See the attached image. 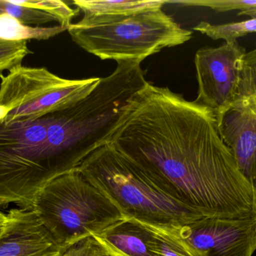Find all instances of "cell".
<instances>
[{
	"mask_svg": "<svg viewBox=\"0 0 256 256\" xmlns=\"http://www.w3.org/2000/svg\"><path fill=\"white\" fill-rule=\"evenodd\" d=\"M194 30L214 40L222 39L226 43H232L237 42L239 38L256 33V18L225 24H212L207 21H201Z\"/></svg>",
	"mask_w": 256,
	"mask_h": 256,
	"instance_id": "obj_15",
	"label": "cell"
},
{
	"mask_svg": "<svg viewBox=\"0 0 256 256\" xmlns=\"http://www.w3.org/2000/svg\"><path fill=\"white\" fill-rule=\"evenodd\" d=\"M167 1L160 0H75L73 4L84 17L121 16L162 9Z\"/></svg>",
	"mask_w": 256,
	"mask_h": 256,
	"instance_id": "obj_13",
	"label": "cell"
},
{
	"mask_svg": "<svg viewBox=\"0 0 256 256\" xmlns=\"http://www.w3.org/2000/svg\"><path fill=\"white\" fill-rule=\"evenodd\" d=\"M194 256H252L256 251V216L204 218L176 234Z\"/></svg>",
	"mask_w": 256,
	"mask_h": 256,
	"instance_id": "obj_9",
	"label": "cell"
},
{
	"mask_svg": "<svg viewBox=\"0 0 256 256\" xmlns=\"http://www.w3.org/2000/svg\"><path fill=\"white\" fill-rule=\"evenodd\" d=\"M115 256H122V255H114Z\"/></svg>",
	"mask_w": 256,
	"mask_h": 256,
	"instance_id": "obj_21",
	"label": "cell"
},
{
	"mask_svg": "<svg viewBox=\"0 0 256 256\" xmlns=\"http://www.w3.org/2000/svg\"><path fill=\"white\" fill-rule=\"evenodd\" d=\"M178 3L185 6L207 7L216 12H227L234 10L244 12L256 8V0H194L180 1Z\"/></svg>",
	"mask_w": 256,
	"mask_h": 256,
	"instance_id": "obj_19",
	"label": "cell"
},
{
	"mask_svg": "<svg viewBox=\"0 0 256 256\" xmlns=\"http://www.w3.org/2000/svg\"><path fill=\"white\" fill-rule=\"evenodd\" d=\"M96 237L114 255L155 256L148 246V232L141 222L124 217Z\"/></svg>",
	"mask_w": 256,
	"mask_h": 256,
	"instance_id": "obj_12",
	"label": "cell"
},
{
	"mask_svg": "<svg viewBox=\"0 0 256 256\" xmlns=\"http://www.w3.org/2000/svg\"><path fill=\"white\" fill-rule=\"evenodd\" d=\"M31 51L27 41H8L0 39V76L4 71L22 66L24 59Z\"/></svg>",
	"mask_w": 256,
	"mask_h": 256,
	"instance_id": "obj_17",
	"label": "cell"
},
{
	"mask_svg": "<svg viewBox=\"0 0 256 256\" xmlns=\"http://www.w3.org/2000/svg\"><path fill=\"white\" fill-rule=\"evenodd\" d=\"M238 15H239V16H249L251 17V18H256V8L248 9V10L244 11V12H239Z\"/></svg>",
	"mask_w": 256,
	"mask_h": 256,
	"instance_id": "obj_20",
	"label": "cell"
},
{
	"mask_svg": "<svg viewBox=\"0 0 256 256\" xmlns=\"http://www.w3.org/2000/svg\"><path fill=\"white\" fill-rule=\"evenodd\" d=\"M142 224L148 232V246L155 256H194L176 234Z\"/></svg>",
	"mask_w": 256,
	"mask_h": 256,
	"instance_id": "obj_16",
	"label": "cell"
},
{
	"mask_svg": "<svg viewBox=\"0 0 256 256\" xmlns=\"http://www.w3.org/2000/svg\"><path fill=\"white\" fill-rule=\"evenodd\" d=\"M76 168L128 219L177 234L206 218L161 190L138 164L111 144L96 149Z\"/></svg>",
	"mask_w": 256,
	"mask_h": 256,
	"instance_id": "obj_2",
	"label": "cell"
},
{
	"mask_svg": "<svg viewBox=\"0 0 256 256\" xmlns=\"http://www.w3.org/2000/svg\"><path fill=\"white\" fill-rule=\"evenodd\" d=\"M218 126L242 174L256 189V48L246 54L236 99Z\"/></svg>",
	"mask_w": 256,
	"mask_h": 256,
	"instance_id": "obj_8",
	"label": "cell"
},
{
	"mask_svg": "<svg viewBox=\"0 0 256 256\" xmlns=\"http://www.w3.org/2000/svg\"><path fill=\"white\" fill-rule=\"evenodd\" d=\"M0 78V123L10 125L34 121L76 103L102 78L64 79L45 68L20 66Z\"/></svg>",
	"mask_w": 256,
	"mask_h": 256,
	"instance_id": "obj_6",
	"label": "cell"
},
{
	"mask_svg": "<svg viewBox=\"0 0 256 256\" xmlns=\"http://www.w3.org/2000/svg\"><path fill=\"white\" fill-rule=\"evenodd\" d=\"M80 11L60 0H0V15L8 14L27 27H43L50 23L68 29Z\"/></svg>",
	"mask_w": 256,
	"mask_h": 256,
	"instance_id": "obj_11",
	"label": "cell"
},
{
	"mask_svg": "<svg viewBox=\"0 0 256 256\" xmlns=\"http://www.w3.org/2000/svg\"><path fill=\"white\" fill-rule=\"evenodd\" d=\"M46 115L26 123H0V206L32 210L52 179L46 154Z\"/></svg>",
	"mask_w": 256,
	"mask_h": 256,
	"instance_id": "obj_5",
	"label": "cell"
},
{
	"mask_svg": "<svg viewBox=\"0 0 256 256\" xmlns=\"http://www.w3.org/2000/svg\"><path fill=\"white\" fill-rule=\"evenodd\" d=\"M72 40L100 60L142 63L164 48L183 45L192 32L162 9L121 16L82 17L68 29Z\"/></svg>",
	"mask_w": 256,
	"mask_h": 256,
	"instance_id": "obj_3",
	"label": "cell"
},
{
	"mask_svg": "<svg viewBox=\"0 0 256 256\" xmlns=\"http://www.w3.org/2000/svg\"><path fill=\"white\" fill-rule=\"evenodd\" d=\"M32 210L14 208L0 232V256H60L63 249Z\"/></svg>",
	"mask_w": 256,
	"mask_h": 256,
	"instance_id": "obj_10",
	"label": "cell"
},
{
	"mask_svg": "<svg viewBox=\"0 0 256 256\" xmlns=\"http://www.w3.org/2000/svg\"><path fill=\"white\" fill-rule=\"evenodd\" d=\"M246 54L238 41L204 47L196 53L198 95L194 102L213 111L218 126L236 99Z\"/></svg>",
	"mask_w": 256,
	"mask_h": 256,
	"instance_id": "obj_7",
	"label": "cell"
},
{
	"mask_svg": "<svg viewBox=\"0 0 256 256\" xmlns=\"http://www.w3.org/2000/svg\"><path fill=\"white\" fill-rule=\"evenodd\" d=\"M60 256H115L96 236L76 240L63 249Z\"/></svg>",
	"mask_w": 256,
	"mask_h": 256,
	"instance_id": "obj_18",
	"label": "cell"
},
{
	"mask_svg": "<svg viewBox=\"0 0 256 256\" xmlns=\"http://www.w3.org/2000/svg\"><path fill=\"white\" fill-rule=\"evenodd\" d=\"M32 210L60 246L97 235L124 219L117 206L78 168L48 182Z\"/></svg>",
	"mask_w": 256,
	"mask_h": 256,
	"instance_id": "obj_4",
	"label": "cell"
},
{
	"mask_svg": "<svg viewBox=\"0 0 256 256\" xmlns=\"http://www.w3.org/2000/svg\"><path fill=\"white\" fill-rule=\"evenodd\" d=\"M106 144L203 217L256 216V189L226 144L214 113L168 87L148 82L135 93Z\"/></svg>",
	"mask_w": 256,
	"mask_h": 256,
	"instance_id": "obj_1",
	"label": "cell"
},
{
	"mask_svg": "<svg viewBox=\"0 0 256 256\" xmlns=\"http://www.w3.org/2000/svg\"><path fill=\"white\" fill-rule=\"evenodd\" d=\"M68 30L66 27H32L20 24L8 14L0 15V39L8 41L48 40Z\"/></svg>",
	"mask_w": 256,
	"mask_h": 256,
	"instance_id": "obj_14",
	"label": "cell"
}]
</instances>
